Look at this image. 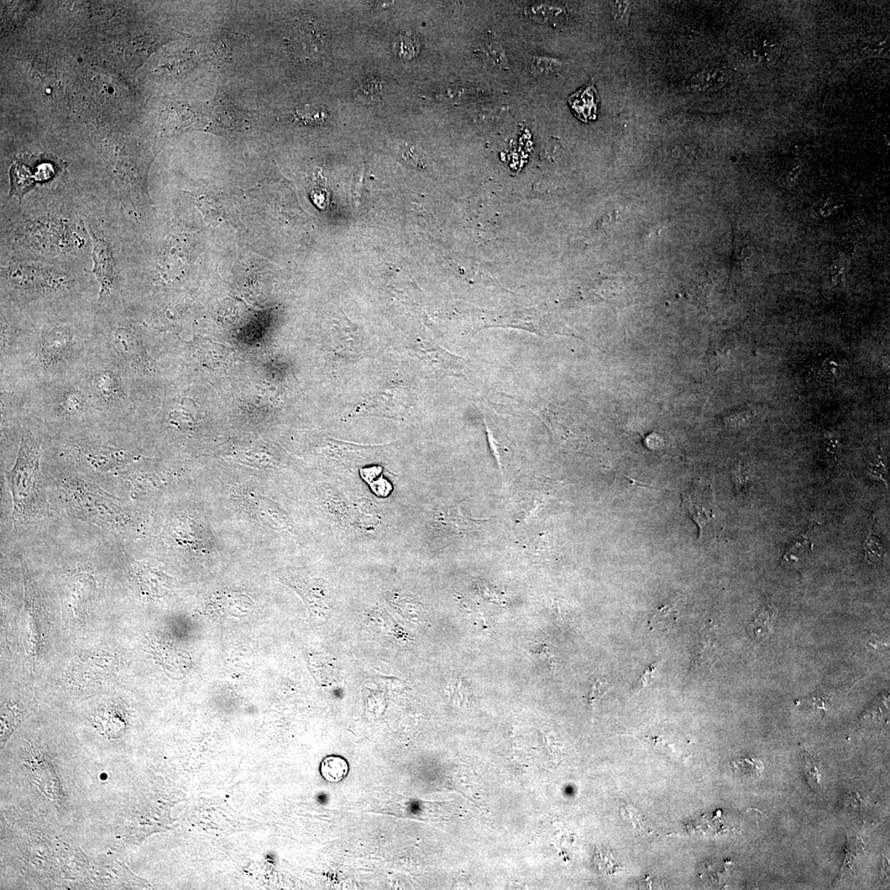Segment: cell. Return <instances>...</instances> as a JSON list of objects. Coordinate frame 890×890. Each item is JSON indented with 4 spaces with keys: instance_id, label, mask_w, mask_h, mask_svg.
<instances>
[{
    "instance_id": "cell-1",
    "label": "cell",
    "mask_w": 890,
    "mask_h": 890,
    "mask_svg": "<svg viewBox=\"0 0 890 890\" xmlns=\"http://www.w3.org/2000/svg\"><path fill=\"white\" fill-rule=\"evenodd\" d=\"M6 476L17 525L33 516L41 502L40 444L30 431L23 433L17 459Z\"/></svg>"
},
{
    "instance_id": "cell-2",
    "label": "cell",
    "mask_w": 890,
    "mask_h": 890,
    "mask_svg": "<svg viewBox=\"0 0 890 890\" xmlns=\"http://www.w3.org/2000/svg\"><path fill=\"white\" fill-rule=\"evenodd\" d=\"M61 492L70 510L83 520L112 528L130 525L129 512L114 497L85 481L66 479Z\"/></svg>"
},
{
    "instance_id": "cell-3",
    "label": "cell",
    "mask_w": 890,
    "mask_h": 890,
    "mask_svg": "<svg viewBox=\"0 0 890 890\" xmlns=\"http://www.w3.org/2000/svg\"><path fill=\"white\" fill-rule=\"evenodd\" d=\"M4 276L18 289L31 292H51L63 289L69 284L65 276L44 267L23 263L10 265Z\"/></svg>"
},
{
    "instance_id": "cell-4",
    "label": "cell",
    "mask_w": 890,
    "mask_h": 890,
    "mask_svg": "<svg viewBox=\"0 0 890 890\" xmlns=\"http://www.w3.org/2000/svg\"><path fill=\"white\" fill-rule=\"evenodd\" d=\"M76 341L70 329L56 327L41 335L38 356L45 369H55L74 357Z\"/></svg>"
},
{
    "instance_id": "cell-5",
    "label": "cell",
    "mask_w": 890,
    "mask_h": 890,
    "mask_svg": "<svg viewBox=\"0 0 890 890\" xmlns=\"http://www.w3.org/2000/svg\"><path fill=\"white\" fill-rule=\"evenodd\" d=\"M93 273L100 284V297L108 296L114 289L115 264L111 246L107 240L91 231Z\"/></svg>"
},
{
    "instance_id": "cell-6",
    "label": "cell",
    "mask_w": 890,
    "mask_h": 890,
    "mask_svg": "<svg viewBox=\"0 0 890 890\" xmlns=\"http://www.w3.org/2000/svg\"><path fill=\"white\" fill-rule=\"evenodd\" d=\"M189 260L190 249L187 243L180 238L170 239L160 254L159 270L161 276L167 281L177 278L183 274Z\"/></svg>"
},
{
    "instance_id": "cell-7",
    "label": "cell",
    "mask_w": 890,
    "mask_h": 890,
    "mask_svg": "<svg viewBox=\"0 0 890 890\" xmlns=\"http://www.w3.org/2000/svg\"><path fill=\"white\" fill-rule=\"evenodd\" d=\"M80 455L89 467L100 472L122 467L130 463L132 457L129 452L122 449L97 446L82 447Z\"/></svg>"
},
{
    "instance_id": "cell-8",
    "label": "cell",
    "mask_w": 890,
    "mask_h": 890,
    "mask_svg": "<svg viewBox=\"0 0 890 890\" xmlns=\"http://www.w3.org/2000/svg\"><path fill=\"white\" fill-rule=\"evenodd\" d=\"M117 352L129 365L135 369L150 367L142 344L137 336L127 328H118L114 333Z\"/></svg>"
},
{
    "instance_id": "cell-9",
    "label": "cell",
    "mask_w": 890,
    "mask_h": 890,
    "mask_svg": "<svg viewBox=\"0 0 890 890\" xmlns=\"http://www.w3.org/2000/svg\"><path fill=\"white\" fill-rule=\"evenodd\" d=\"M600 98L595 83L590 81L570 96L568 103L575 116L581 122L588 123L597 119Z\"/></svg>"
},
{
    "instance_id": "cell-10",
    "label": "cell",
    "mask_w": 890,
    "mask_h": 890,
    "mask_svg": "<svg viewBox=\"0 0 890 890\" xmlns=\"http://www.w3.org/2000/svg\"><path fill=\"white\" fill-rule=\"evenodd\" d=\"M708 497L705 491L691 489L682 494V507L689 515L697 523L700 528L701 536H703L710 522L713 520V511L709 503Z\"/></svg>"
},
{
    "instance_id": "cell-11",
    "label": "cell",
    "mask_w": 890,
    "mask_h": 890,
    "mask_svg": "<svg viewBox=\"0 0 890 890\" xmlns=\"http://www.w3.org/2000/svg\"><path fill=\"white\" fill-rule=\"evenodd\" d=\"M91 385L96 394L105 402H117L125 399L122 382L111 370L98 372L93 376Z\"/></svg>"
},
{
    "instance_id": "cell-12",
    "label": "cell",
    "mask_w": 890,
    "mask_h": 890,
    "mask_svg": "<svg viewBox=\"0 0 890 890\" xmlns=\"http://www.w3.org/2000/svg\"><path fill=\"white\" fill-rule=\"evenodd\" d=\"M525 14L534 22L553 28L564 24L567 19L565 9L550 3L532 4L525 9Z\"/></svg>"
},
{
    "instance_id": "cell-13",
    "label": "cell",
    "mask_w": 890,
    "mask_h": 890,
    "mask_svg": "<svg viewBox=\"0 0 890 890\" xmlns=\"http://www.w3.org/2000/svg\"><path fill=\"white\" fill-rule=\"evenodd\" d=\"M728 80L729 75L726 71L719 68H712L696 75L692 78L691 85L701 92L715 91L725 86Z\"/></svg>"
},
{
    "instance_id": "cell-14",
    "label": "cell",
    "mask_w": 890,
    "mask_h": 890,
    "mask_svg": "<svg viewBox=\"0 0 890 890\" xmlns=\"http://www.w3.org/2000/svg\"><path fill=\"white\" fill-rule=\"evenodd\" d=\"M813 544L806 536L800 537L790 545L782 558V565L789 568L800 567L812 553Z\"/></svg>"
},
{
    "instance_id": "cell-15",
    "label": "cell",
    "mask_w": 890,
    "mask_h": 890,
    "mask_svg": "<svg viewBox=\"0 0 890 890\" xmlns=\"http://www.w3.org/2000/svg\"><path fill=\"white\" fill-rule=\"evenodd\" d=\"M478 51L481 58L492 66L503 67L507 65L503 47L494 36H486L481 40Z\"/></svg>"
},
{
    "instance_id": "cell-16",
    "label": "cell",
    "mask_w": 890,
    "mask_h": 890,
    "mask_svg": "<svg viewBox=\"0 0 890 890\" xmlns=\"http://www.w3.org/2000/svg\"><path fill=\"white\" fill-rule=\"evenodd\" d=\"M322 777L329 782H340L347 777L349 764L342 757L330 755L323 759L320 765Z\"/></svg>"
},
{
    "instance_id": "cell-17",
    "label": "cell",
    "mask_w": 890,
    "mask_h": 890,
    "mask_svg": "<svg viewBox=\"0 0 890 890\" xmlns=\"http://www.w3.org/2000/svg\"><path fill=\"white\" fill-rule=\"evenodd\" d=\"M86 406L85 395L81 391L75 389L66 391L65 394H63L59 402L61 412L67 416L80 414L85 410Z\"/></svg>"
},
{
    "instance_id": "cell-18",
    "label": "cell",
    "mask_w": 890,
    "mask_h": 890,
    "mask_svg": "<svg viewBox=\"0 0 890 890\" xmlns=\"http://www.w3.org/2000/svg\"><path fill=\"white\" fill-rule=\"evenodd\" d=\"M530 68L533 75L551 76L561 73L564 64L554 57L535 55L532 56Z\"/></svg>"
},
{
    "instance_id": "cell-19",
    "label": "cell",
    "mask_w": 890,
    "mask_h": 890,
    "mask_svg": "<svg viewBox=\"0 0 890 890\" xmlns=\"http://www.w3.org/2000/svg\"><path fill=\"white\" fill-rule=\"evenodd\" d=\"M676 616V602H671L654 612L650 627L654 631H668L674 625Z\"/></svg>"
},
{
    "instance_id": "cell-20",
    "label": "cell",
    "mask_w": 890,
    "mask_h": 890,
    "mask_svg": "<svg viewBox=\"0 0 890 890\" xmlns=\"http://www.w3.org/2000/svg\"><path fill=\"white\" fill-rule=\"evenodd\" d=\"M731 764L736 772L752 778H760L764 768L762 760L753 755L736 759Z\"/></svg>"
},
{
    "instance_id": "cell-21",
    "label": "cell",
    "mask_w": 890,
    "mask_h": 890,
    "mask_svg": "<svg viewBox=\"0 0 890 890\" xmlns=\"http://www.w3.org/2000/svg\"><path fill=\"white\" fill-rule=\"evenodd\" d=\"M860 51L868 57H888L889 43L887 39L882 38L881 36H874L862 41Z\"/></svg>"
},
{
    "instance_id": "cell-22",
    "label": "cell",
    "mask_w": 890,
    "mask_h": 890,
    "mask_svg": "<svg viewBox=\"0 0 890 890\" xmlns=\"http://www.w3.org/2000/svg\"><path fill=\"white\" fill-rule=\"evenodd\" d=\"M862 850H863L862 842V840L859 839V837H851L849 836H847V845H846V857H845V862H844V866H842V871H840L841 878H844V876H847L848 875V872H849L852 870L853 865H854V862L856 860L857 857L859 855V853Z\"/></svg>"
},
{
    "instance_id": "cell-23",
    "label": "cell",
    "mask_w": 890,
    "mask_h": 890,
    "mask_svg": "<svg viewBox=\"0 0 890 890\" xmlns=\"http://www.w3.org/2000/svg\"><path fill=\"white\" fill-rule=\"evenodd\" d=\"M801 756H802V765L806 777H807L810 786L813 788L817 786H820L822 780V774L820 771L818 763H817L815 758L811 755L810 752L807 750H803L802 753H801Z\"/></svg>"
},
{
    "instance_id": "cell-24",
    "label": "cell",
    "mask_w": 890,
    "mask_h": 890,
    "mask_svg": "<svg viewBox=\"0 0 890 890\" xmlns=\"http://www.w3.org/2000/svg\"><path fill=\"white\" fill-rule=\"evenodd\" d=\"M612 689V686L606 679H598L595 680L592 686H591L589 695V706L591 711L594 712L595 711L600 701Z\"/></svg>"
},
{
    "instance_id": "cell-25",
    "label": "cell",
    "mask_w": 890,
    "mask_h": 890,
    "mask_svg": "<svg viewBox=\"0 0 890 890\" xmlns=\"http://www.w3.org/2000/svg\"><path fill=\"white\" fill-rule=\"evenodd\" d=\"M612 15L617 23L627 25L630 16V4L628 2H610Z\"/></svg>"
},
{
    "instance_id": "cell-26",
    "label": "cell",
    "mask_w": 890,
    "mask_h": 890,
    "mask_svg": "<svg viewBox=\"0 0 890 890\" xmlns=\"http://www.w3.org/2000/svg\"><path fill=\"white\" fill-rule=\"evenodd\" d=\"M596 859L599 860V866L602 871L609 874V875L616 872L620 867L609 851H600Z\"/></svg>"
},
{
    "instance_id": "cell-27",
    "label": "cell",
    "mask_w": 890,
    "mask_h": 890,
    "mask_svg": "<svg viewBox=\"0 0 890 890\" xmlns=\"http://www.w3.org/2000/svg\"><path fill=\"white\" fill-rule=\"evenodd\" d=\"M881 543L876 537H871L867 542L866 553L869 561L876 562L882 556Z\"/></svg>"
},
{
    "instance_id": "cell-28",
    "label": "cell",
    "mask_w": 890,
    "mask_h": 890,
    "mask_svg": "<svg viewBox=\"0 0 890 890\" xmlns=\"http://www.w3.org/2000/svg\"><path fill=\"white\" fill-rule=\"evenodd\" d=\"M399 49L400 54L403 57H407V58H408V56H409V58L413 57V56L416 55L417 51L416 39L413 38L412 36H405V38L401 39Z\"/></svg>"
},
{
    "instance_id": "cell-29",
    "label": "cell",
    "mask_w": 890,
    "mask_h": 890,
    "mask_svg": "<svg viewBox=\"0 0 890 890\" xmlns=\"http://www.w3.org/2000/svg\"><path fill=\"white\" fill-rule=\"evenodd\" d=\"M656 666H657V664L654 663L653 664H651L650 667L647 668L645 670V672L642 674L640 679H638L637 685L635 686V689H636L637 693L640 692V691L643 690L644 689H646V687H648L649 685H650L652 683V680L654 678V672H656Z\"/></svg>"
},
{
    "instance_id": "cell-30",
    "label": "cell",
    "mask_w": 890,
    "mask_h": 890,
    "mask_svg": "<svg viewBox=\"0 0 890 890\" xmlns=\"http://www.w3.org/2000/svg\"><path fill=\"white\" fill-rule=\"evenodd\" d=\"M810 708L813 710H821L824 711L826 714V704L823 699L819 698H812L809 700Z\"/></svg>"
}]
</instances>
